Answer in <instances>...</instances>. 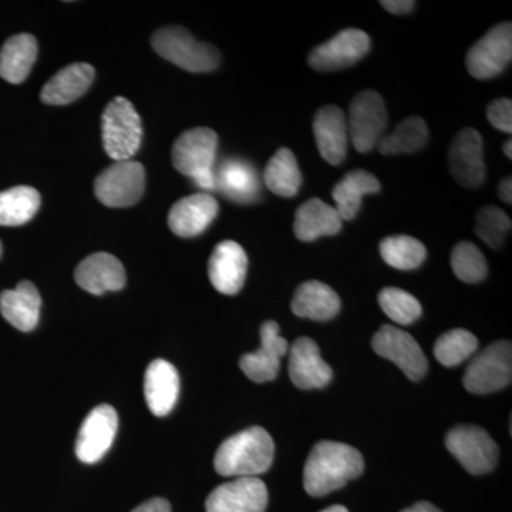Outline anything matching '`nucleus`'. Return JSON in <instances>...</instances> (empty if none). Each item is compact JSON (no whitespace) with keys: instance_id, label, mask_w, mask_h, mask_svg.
<instances>
[{"instance_id":"obj_17","label":"nucleus","mask_w":512,"mask_h":512,"mask_svg":"<svg viewBox=\"0 0 512 512\" xmlns=\"http://www.w3.org/2000/svg\"><path fill=\"white\" fill-rule=\"evenodd\" d=\"M312 126L320 157L330 165L342 164L349 147L348 121L343 110L338 106L322 107Z\"/></svg>"},{"instance_id":"obj_25","label":"nucleus","mask_w":512,"mask_h":512,"mask_svg":"<svg viewBox=\"0 0 512 512\" xmlns=\"http://www.w3.org/2000/svg\"><path fill=\"white\" fill-rule=\"evenodd\" d=\"M94 69L87 63L64 67L43 87L40 99L50 106H66L82 97L94 80Z\"/></svg>"},{"instance_id":"obj_27","label":"nucleus","mask_w":512,"mask_h":512,"mask_svg":"<svg viewBox=\"0 0 512 512\" xmlns=\"http://www.w3.org/2000/svg\"><path fill=\"white\" fill-rule=\"evenodd\" d=\"M340 298L329 285L319 281L303 282L292 299V312L299 318L326 322L340 311Z\"/></svg>"},{"instance_id":"obj_22","label":"nucleus","mask_w":512,"mask_h":512,"mask_svg":"<svg viewBox=\"0 0 512 512\" xmlns=\"http://www.w3.org/2000/svg\"><path fill=\"white\" fill-rule=\"evenodd\" d=\"M144 394L148 409L154 416L170 414L180 394V376L174 365L163 359L151 362L144 377Z\"/></svg>"},{"instance_id":"obj_43","label":"nucleus","mask_w":512,"mask_h":512,"mask_svg":"<svg viewBox=\"0 0 512 512\" xmlns=\"http://www.w3.org/2000/svg\"><path fill=\"white\" fill-rule=\"evenodd\" d=\"M320 512H349L348 508L343 507V505H332V507L326 508V510Z\"/></svg>"},{"instance_id":"obj_31","label":"nucleus","mask_w":512,"mask_h":512,"mask_svg":"<svg viewBox=\"0 0 512 512\" xmlns=\"http://www.w3.org/2000/svg\"><path fill=\"white\" fill-rule=\"evenodd\" d=\"M429 141V127L420 117H407L397 124L396 130L390 136L380 138L377 150L383 156L397 154H413L426 147Z\"/></svg>"},{"instance_id":"obj_30","label":"nucleus","mask_w":512,"mask_h":512,"mask_svg":"<svg viewBox=\"0 0 512 512\" xmlns=\"http://www.w3.org/2000/svg\"><path fill=\"white\" fill-rule=\"evenodd\" d=\"M266 187L279 197L292 198L302 185V173L295 154L289 148H279L265 168Z\"/></svg>"},{"instance_id":"obj_39","label":"nucleus","mask_w":512,"mask_h":512,"mask_svg":"<svg viewBox=\"0 0 512 512\" xmlns=\"http://www.w3.org/2000/svg\"><path fill=\"white\" fill-rule=\"evenodd\" d=\"M380 5L394 15H407L412 12L416 2H412V0H383Z\"/></svg>"},{"instance_id":"obj_10","label":"nucleus","mask_w":512,"mask_h":512,"mask_svg":"<svg viewBox=\"0 0 512 512\" xmlns=\"http://www.w3.org/2000/svg\"><path fill=\"white\" fill-rule=\"evenodd\" d=\"M512 60V25L500 23L468 50V73L478 80L494 79L504 73Z\"/></svg>"},{"instance_id":"obj_16","label":"nucleus","mask_w":512,"mask_h":512,"mask_svg":"<svg viewBox=\"0 0 512 512\" xmlns=\"http://www.w3.org/2000/svg\"><path fill=\"white\" fill-rule=\"evenodd\" d=\"M288 350V342L279 335L278 323L266 320L261 326V346L256 352L242 356L239 366L252 382H271L278 376L281 359Z\"/></svg>"},{"instance_id":"obj_18","label":"nucleus","mask_w":512,"mask_h":512,"mask_svg":"<svg viewBox=\"0 0 512 512\" xmlns=\"http://www.w3.org/2000/svg\"><path fill=\"white\" fill-rule=\"evenodd\" d=\"M247 271V252L234 241L218 244L208 262L211 284L224 295H237L241 291L247 278Z\"/></svg>"},{"instance_id":"obj_4","label":"nucleus","mask_w":512,"mask_h":512,"mask_svg":"<svg viewBox=\"0 0 512 512\" xmlns=\"http://www.w3.org/2000/svg\"><path fill=\"white\" fill-rule=\"evenodd\" d=\"M151 45L158 55L187 72H212L221 64L217 47L198 42L187 29L180 26L157 30L151 39Z\"/></svg>"},{"instance_id":"obj_42","label":"nucleus","mask_w":512,"mask_h":512,"mask_svg":"<svg viewBox=\"0 0 512 512\" xmlns=\"http://www.w3.org/2000/svg\"><path fill=\"white\" fill-rule=\"evenodd\" d=\"M402 512H443L436 507V505L421 501V503L414 504L413 507L406 508Z\"/></svg>"},{"instance_id":"obj_32","label":"nucleus","mask_w":512,"mask_h":512,"mask_svg":"<svg viewBox=\"0 0 512 512\" xmlns=\"http://www.w3.org/2000/svg\"><path fill=\"white\" fill-rule=\"evenodd\" d=\"M40 208V194L32 187L20 185L0 192V225L19 227L32 220Z\"/></svg>"},{"instance_id":"obj_11","label":"nucleus","mask_w":512,"mask_h":512,"mask_svg":"<svg viewBox=\"0 0 512 512\" xmlns=\"http://www.w3.org/2000/svg\"><path fill=\"white\" fill-rule=\"evenodd\" d=\"M377 355L389 359L413 382H419L429 369L426 355L410 333L393 325H383L372 339Z\"/></svg>"},{"instance_id":"obj_19","label":"nucleus","mask_w":512,"mask_h":512,"mask_svg":"<svg viewBox=\"0 0 512 512\" xmlns=\"http://www.w3.org/2000/svg\"><path fill=\"white\" fill-rule=\"evenodd\" d=\"M289 377L296 387L303 390L328 386L333 377L332 367L320 356L315 340L302 336L293 342Z\"/></svg>"},{"instance_id":"obj_12","label":"nucleus","mask_w":512,"mask_h":512,"mask_svg":"<svg viewBox=\"0 0 512 512\" xmlns=\"http://www.w3.org/2000/svg\"><path fill=\"white\" fill-rule=\"evenodd\" d=\"M372 40L360 29H345L312 50L309 66L320 73L338 72L359 63L370 52Z\"/></svg>"},{"instance_id":"obj_29","label":"nucleus","mask_w":512,"mask_h":512,"mask_svg":"<svg viewBox=\"0 0 512 512\" xmlns=\"http://www.w3.org/2000/svg\"><path fill=\"white\" fill-rule=\"evenodd\" d=\"M36 59L35 36L22 33V35L10 37L0 50V77L8 83H23L28 79Z\"/></svg>"},{"instance_id":"obj_1","label":"nucleus","mask_w":512,"mask_h":512,"mask_svg":"<svg viewBox=\"0 0 512 512\" xmlns=\"http://www.w3.org/2000/svg\"><path fill=\"white\" fill-rule=\"evenodd\" d=\"M365 470V460L355 447L338 441H319L312 448L305 470L303 485L312 497H323L345 487Z\"/></svg>"},{"instance_id":"obj_21","label":"nucleus","mask_w":512,"mask_h":512,"mask_svg":"<svg viewBox=\"0 0 512 512\" xmlns=\"http://www.w3.org/2000/svg\"><path fill=\"white\" fill-rule=\"evenodd\" d=\"M77 285L93 295L121 291L126 286V271L116 256L97 252L80 262L74 272Z\"/></svg>"},{"instance_id":"obj_5","label":"nucleus","mask_w":512,"mask_h":512,"mask_svg":"<svg viewBox=\"0 0 512 512\" xmlns=\"http://www.w3.org/2000/svg\"><path fill=\"white\" fill-rule=\"evenodd\" d=\"M103 147L114 161L131 160L136 156L143 138V126L131 101L116 97L101 117Z\"/></svg>"},{"instance_id":"obj_37","label":"nucleus","mask_w":512,"mask_h":512,"mask_svg":"<svg viewBox=\"0 0 512 512\" xmlns=\"http://www.w3.org/2000/svg\"><path fill=\"white\" fill-rule=\"evenodd\" d=\"M510 231L511 218L501 208L487 205L477 212L476 234L488 247L501 248Z\"/></svg>"},{"instance_id":"obj_40","label":"nucleus","mask_w":512,"mask_h":512,"mask_svg":"<svg viewBox=\"0 0 512 512\" xmlns=\"http://www.w3.org/2000/svg\"><path fill=\"white\" fill-rule=\"evenodd\" d=\"M131 512H171V504L164 498H151Z\"/></svg>"},{"instance_id":"obj_38","label":"nucleus","mask_w":512,"mask_h":512,"mask_svg":"<svg viewBox=\"0 0 512 512\" xmlns=\"http://www.w3.org/2000/svg\"><path fill=\"white\" fill-rule=\"evenodd\" d=\"M488 121L491 126L503 133H512V101L503 97V99L494 100L487 109Z\"/></svg>"},{"instance_id":"obj_3","label":"nucleus","mask_w":512,"mask_h":512,"mask_svg":"<svg viewBox=\"0 0 512 512\" xmlns=\"http://www.w3.org/2000/svg\"><path fill=\"white\" fill-rule=\"evenodd\" d=\"M218 136L211 128L198 127L185 131L173 147V164L178 173L191 178L204 191L215 190V160Z\"/></svg>"},{"instance_id":"obj_9","label":"nucleus","mask_w":512,"mask_h":512,"mask_svg":"<svg viewBox=\"0 0 512 512\" xmlns=\"http://www.w3.org/2000/svg\"><path fill=\"white\" fill-rule=\"evenodd\" d=\"M446 446L461 466L474 476L490 473L497 466L498 446L481 427H454L447 433Z\"/></svg>"},{"instance_id":"obj_15","label":"nucleus","mask_w":512,"mask_h":512,"mask_svg":"<svg viewBox=\"0 0 512 512\" xmlns=\"http://www.w3.org/2000/svg\"><path fill=\"white\" fill-rule=\"evenodd\" d=\"M268 488L258 477H239L208 495L207 512H265Z\"/></svg>"},{"instance_id":"obj_6","label":"nucleus","mask_w":512,"mask_h":512,"mask_svg":"<svg viewBox=\"0 0 512 512\" xmlns=\"http://www.w3.org/2000/svg\"><path fill=\"white\" fill-rule=\"evenodd\" d=\"M511 379V342L500 340L471 360L464 373L463 384L470 393L488 394L510 386Z\"/></svg>"},{"instance_id":"obj_36","label":"nucleus","mask_w":512,"mask_h":512,"mask_svg":"<svg viewBox=\"0 0 512 512\" xmlns=\"http://www.w3.org/2000/svg\"><path fill=\"white\" fill-rule=\"evenodd\" d=\"M451 266L457 278L466 284L484 281L488 272L483 252L471 242H460L454 247L451 252Z\"/></svg>"},{"instance_id":"obj_14","label":"nucleus","mask_w":512,"mask_h":512,"mask_svg":"<svg viewBox=\"0 0 512 512\" xmlns=\"http://www.w3.org/2000/svg\"><path fill=\"white\" fill-rule=\"evenodd\" d=\"M119 416L110 404H100L83 421L76 441V456L82 463H99L113 446Z\"/></svg>"},{"instance_id":"obj_23","label":"nucleus","mask_w":512,"mask_h":512,"mask_svg":"<svg viewBox=\"0 0 512 512\" xmlns=\"http://www.w3.org/2000/svg\"><path fill=\"white\" fill-rule=\"evenodd\" d=\"M343 220L336 208L311 198L298 208L293 222V232L302 242H312L320 237H333L342 229Z\"/></svg>"},{"instance_id":"obj_7","label":"nucleus","mask_w":512,"mask_h":512,"mask_svg":"<svg viewBox=\"0 0 512 512\" xmlns=\"http://www.w3.org/2000/svg\"><path fill=\"white\" fill-rule=\"evenodd\" d=\"M387 111L383 97L375 90L356 94L350 103L348 133L349 143L356 151L367 154L382 138L387 127Z\"/></svg>"},{"instance_id":"obj_2","label":"nucleus","mask_w":512,"mask_h":512,"mask_svg":"<svg viewBox=\"0 0 512 512\" xmlns=\"http://www.w3.org/2000/svg\"><path fill=\"white\" fill-rule=\"evenodd\" d=\"M274 457L271 434L255 426L225 440L215 454L214 466L224 477H256L271 468Z\"/></svg>"},{"instance_id":"obj_34","label":"nucleus","mask_w":512,"mask_h":512,"mask_svg":"<svg viewBox=\"0 0 512 512\" xmlns=\"http://www.w3.org/2000/svg\"><path fill=\"white\" fill-rule=\"evenodd\" d=\"M478 340L466 329H453L441 335L434 345V356L441 365L453 367L460 365L476 353Z\"/></svg>"},{"instance_id":"obj_45","label":"nucleus","mask_w":512,"mask_h":512,"mask_svg":"<svg viewBox=\"0 0 512 512\" xmlns=\"http://www.w3.org/2000/svg\"><path fill=\"white\" fill-rule=\"evenodd\" d=\"M3 248H2V242H0V256H2Z\"/></svg>"},{"instance_id":"obj_28","label":"nucleus","mask_w":512,"mask_h":512,"mask_svg":"<svg viewBox=\"0 0 512 512\" xmlns=\"http://www.w3.org/2000/svg\"><path fill=\"white\" fill-rule=\"evenodd\" d=\"M380 190L382 185L369 171H350L335 185L332 192L340 218L343 221L353 220L362 207V198L366 194H376Z\"/></svg>"},{"instance_id":"obj_41","label":"nucleus","mask_w":512,"mask_h":512,"mask_svg":"<svg viewBox=\"0 0 512 512\" xmlns=\"http://www.w3.org/2000/svg\"><path fill=\"white\" fill-rule=\"evenodd\" d=\"M498 195H500L501 200L507 202L508 205L512 204V181L511 177L504 178L501 180L500 185H498Z\"/></svg>"},{"instance_id":"obj_35","label":"nucleus","mask_w":512,"mask_h":512,"mask_svg":"<svg viewBox=\"0 0 512 512\" xmlns=\"http://www.w3.org/2000/svg\"><path fill=\"white\" fill-rule=\"evenodd\" d=\"M382 311L397 325H412L423 313L420 302L412 293L399 288H384L379 293Z\"/></svg>"},{"instance_id":"obj_8","label":"nucleus","mask_w":512,"mask_h":512,"mask_svg":"<svg viewBox=\"0 0 512 512\" xmlns=\"http://www.w3.org/2000/svg\"><path fill=\"white\" fill-rule=\"evenodd\" d=\"M146 170L137 161H116L103 171L94 183L100 202L111 208L131 207L143 197Z\"/></svg>"},{"instance_id":"obj_26","label":"nucleus","mask_w":512,"mask_h":512,"mask_svg":"<svg viewBox=\"0 0 512 512\" xmlns=\"http://www.w3.org/2000/svg\"><path fill=\"white\" fill-rule=\"evenodd\" d=\"M215 173V190L235 202H254L259 194V180L255 168L239 158H228Z\"/></svg>"},{"instance_id":"obj_20","label":"nucleus","mask_w":512,"mask_h":512,"mask_svg":"<svg viewBox=\"0 0 512 512\" xmlns=\"http://www.w3.org/2000/svg\"><path fill=\"white\" fill-rule=\"evenodd\" d=\"M218 211V201L207 192H200L175 202L168 214V225L178 237H197L210 227Z\"/></svg>"},{"instance_id":"obj_44","label":"nucleus","mask_w":512,"mask_h":512,"mask_svg":"<svg viewBox=\"0 0 512 512\" xmlns=\"http://www.w3.org/2000/svg\"><path fill=\"white\" fill-rule=\"evenodd\" d=\"M511 147H512V141L511 140H507L505 141L504 143V154L505 156H507L508 158H512V151H511Z\"/></svg>"},{"instance_id":"obj_13","label":"nucleus","mask_w":512,"mask_h":512,"mask_svg":"<svg viewBox=\"0 0 512 512\" xmlns=\"http://www.w3.org/2000/svg\"><path fill=\"white\" fill-rule=\"evenodd\" d=\"M448 168L454 180L476 190L485 181L484 141L476 128H463L448 148Z\"/></svg>"},{"instance_id":"obj_24","label":"nucleus","mask_w":512,"mask_h":512,"mask_svg":"<svg viewBox=\"0 0 512 512\" xmlns=\"http://www.w3.org/2000/svg\"><path fill=\"white\" fill-rule=\"evenodd\" d=\"M42 298L35 285L22 281L16 289L3 291L0 295V313L10 325L22 332L36 328L40 318Z\"/></svg>"},{"instance_id":"obj_33","label":"nucleus","mask_w":512,"mask_h":512,"mask_svg":"<svg viewBox=\"0 0 512 512\" xmlns=\"http://www.w3.org/2000/svg\"><path fill=\"white\" fill-rule=\"evenodd\" d=\"M380 255L387 265L400 271H412L426 261L427 249L419 239L409 235H394L380 242Z\"/></svg>"}]
</instances>
